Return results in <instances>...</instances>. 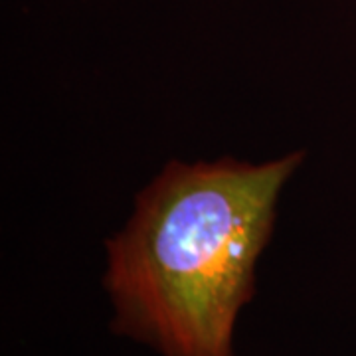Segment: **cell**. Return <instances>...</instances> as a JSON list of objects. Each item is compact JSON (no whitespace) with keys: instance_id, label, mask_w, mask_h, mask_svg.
<instances>
[{"instance_id":"6da1fadb","label":"cell","mask_w":356,"mask_h":356,"mask_svg":"<svg viewBox=\"0 0 356 356\" xmlns=\"http://www.w3.org/2000/svg\"><path fill=\"white\" fill-rule=\"evenodd\" d=\"M301 161L168 163L107 242L113 331L159 356H234L280 192Z\"/></svg>"}]
</instances>
